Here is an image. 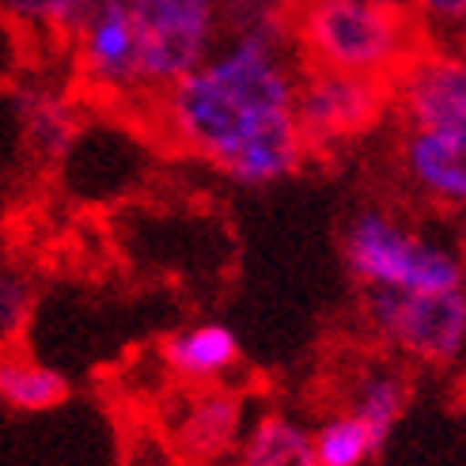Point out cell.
Returning <instances> with one entry per match:
<instances>
[{"mask_svg": "<svg viewBox=\"0 0 466 466\" xmlns=\"http://www.w3.org/2000/svg\"><path fill=\"white\" fill-rule=\"evenodd\" d=\"M394 110V84L371 76L304 68L296 91V122L308 148L334 152L371 137Z\"/></svg>", "mask_w": 466, "mask_h": 466, "instance_id": "cell-6", "label": "cell"}, {"mask_svg": "<svg viewBox=\"0 0 466 466\" xmlns=\"http://www.w3.org/2000/svg\"><path fill=\"white\" fill-rule=\"evenodd\" d=\"M421 23L406 0H304L292 12V50L308 68L390 80L421 54Z\"/></svg>", "mask_w": 466, "mask_h": 466, "instance_id": "cell-2", "label": "cell"}, {"mask_svg": "<svg viewBox=\"0 0 466 466\" xmlns=\"http://www.w3.org/2000/svg\"><path fill=\"white\" fill-rule=\"evenodd\" d=\"M292 35L220 38L190 76L156 99L163 137L243 190L292 178L311 156L296 122Z\"/></svg>", "mask_w": 466, "mask_h": 466, "instance_id": "cell-1", "label": "cell"}, {"mask_svg": "<svg viewBox=\"0 0 466 466\" xmlns=\"http://www.w3.org/2000/svg\"><path fill=\"white\" fill-rule=\"evenodd\" d=\"M38 292L35 281L23 269H0V349H8L35 315Z\"/></svg>", "mask_w": 466, "mask_h": 466, "instance_id": "cell-18", "label": "cell"}, {"mask_svg": "<svg viewBox=\"0 0 466 466\" xmlns=\"http://www.w3.org/2000/svg\"><path fill=\"white\" fill-rule=\"evenodd\" d=\"M399 175L429 205L466 213V129H413L394 145Z\"/></svg>", "mask_w": 466, "mask_h": 466, "instance_id": "cell-9", "label": "cell"}, {"mask_svg": "<svg viewBox=\"0 0 466 466\" xmlns=\"http://www.w3.org/2000/svg\"><path fill=\"white\" fill-rule=\"evenodd\" d=\"M410 410V380L390 364H364L345 387V413H353L383 444Z\"/></svg>", "mask_w": 466, "mask_h": 466, "instance_id": "cell-14", "label": "cell"}, {"mask_svg": "<svg viewBox=\"0 0 466 466\" xmlns=\"http://www.w3.org/2000/svg\"><path fill=\"white\" fill-rule=\"evenodd\" d=\"M341 262L364 292H448L466 289L462 254L410 228L383 205H360L341 228Z\"/></svg>", "mask_w": 466, "mask_h": 466, "instance_id": "cell-3", "label": "cell"}, {"mask_svg": "<svg viewBox=\"0 0 466 466\" xmlns=\"http://www.w3.org/2000/svg\"><path fill=\"white\" fill-rule=\"evenodd\" d=\"M243 357V341L228 322L205 319L186 322L159 341V360L178 383L198 387H220L224 376L236 371Z\"/></svg>", "mask_w": 466, "mask_h": 466, "instance_id": "cell-11", "label": "cell"}, {"mask_svg": "<svg viewBox=\"0 0 466 466\" xmlns=\"http://www.w3.org/2000/svg\"><path fill=\"white\" fill-rule=\"evenodd\" d=\"M141 96H163L217 50L220 0H129Z\"/></svg>", "mask_w": 466, "mask_h": 466, "instance_id": "cell-4", "label": "cell"}, {"mask_svg": "<svg viewBox=\"0 0 466 466\" xmlns=\"http://www.w3.org/2000/svg\"><path fill=\"white\" fill-rule=\"evenodd\" d=\"M73 383L54 364H42L15 349H0V406L12 413H50L68 402Z\"/></svg>", "mask_w": 466, "mask_h": 466, "instance_id": "cell-15", "label": "cell"}, {"mask_svg": "<svg viewBox=\"0 0 466 466\" xmlns=\"http://www.w3.org/2000/svg\"><path fill=\"white\" fill-rule=\"evenodd\" d=\"M296 5H304V0H296Z\"/></svg>", "mask_w": 466, "mask_h": 466, "instance_id": "cell-21", "label": "cell"}, {"mask_svg": "<svg viewBox=\"0 0 466 466\" xmlns=\"http://www.w3.org/2000/svg\"><path fill=\"white\" fill-rule=\"evenodd\" d=\"M73 57L80 80L110 99L141 96L137 84V27L129 0H99L80 27L73 31Z\"/></svg>", "mask_w": 466, "mask_h": 466, "instance_id": "cell-7", "label": "cell"}, {"mask_svg": "<svg viewBox=\"0 0 466 466\" xmlns=\"http://www.w3.org/2000/svg\"><path fill=\"white\" fill-rule=\"evenodd\" d=\"M243 432H247L243 399L228 387H198L175 410L167 425L171 448L190 462H213L228 451H236Z\"/></svg>", "mask_w": 466, "mask_h": 466, "instance_id": "cell-10", "label": "cell"}, {"mask_svg": "<svg viewBox=\"0 0 466 466\" xmlns=\"http://www.w3.org/2000/svg\"><path fill=\"white\" fill-rule=\"evenodd\" d=\"M394 110L413 129H466V50H421L394 76Z\"/></svg>", "mask_w": 466, "mask_h": 466, "instance_id": "cell-8", "label": "cell"}, {"mask_svg": "<svg viewBox=\"0 0 466 466\" xmlns=\"http://www.w3.org/2000/svg\"><path fill=\"white\" fill-rule=\"evenodd\" d=\"M65 0H0V15L23 31H42V35H54L57 27V15H61Z\"/></svg>", "mask_w": 466, "mask_h": 466, "instance_id": "cell-20", "label": "cell"}, {"mask_svg": "<svg viewBox=\"0 0 466 466\" xmlns=\"http://www.w3.org/2000/svg\"><path fill=\"white\" fill-rule=\"evenodd\" d=\"M296 0H220V31L236 35H292Z\"/></svg>", "mask_w": 466, "mask_h": 466, "instance_id": "cell-17", "label": "cell"}, {"mask_svg": "<svg viewBox=\"0 0 466 466\" xmlns=\"http://www.w3.org/2000/svg\"><path fill=\"white\" fill-rule=\"evenodd\" d=\"M311 448L319 466H368V459L380 455L383 440L353 413L338 410L311 429Z\"/></svg>", "mask_w": 466, "mask_h": 466, "instance_id": "cell-16", "label": "cell"}, {"mask_svg": "<svg viewBox=\"0 0 466 466\" xmlns=\"http://www.w3.org/2000/svg\"><path fill=\"white\" fill-rule=\"evenodd\" d=\"M12 114H15V126L23 133L27 148L38 159H65L68 152L76 148L80 141V110L76 103L65 96L61 87L46 84V80H27V84H15L12 87Z\"/></svg>", "mask_w": 466, "mask_h": 466, "instance_id": "cell-12", "label": "cell"}, {"mask_svg": "<svg viewBox=\"0 0 466 466\" xmlns=\"http://www.w3.org/2000/svg\"><path fill=\"white\" fill-rule=\"evenodd\" d=\"M368 330L390 353L429 368L466 360V289L448 292H364Z\"/></svg>", "mask_w": 466, "mask_h": 466, "instance_id": "cell-5", "label": "cell"}, {"mask_svg": "<svg viewBox=\"0 0 466 466\" xmlns=\"http://www.w3.org/2000/svg\"><path fill=\"white\" fill-rule=\"evenodd\" d=\"M236 466H319L311 448V425L299 421L296 413L266 410L247 425Z\"/></svg>", "mask_w": 466, "mask_h": 466, "instance_id": "cell-13", "label": "cell"}, {"mask_svg": "<svg viewBox=\"0 0 466 466\" xmlns=\"http://www.w3.org/2000/svg\"><path fill=\"white\" fill-rule=\"evenodd\" d=\"M406 8L421 31L466 35V0H406Z\"/></svg>", "mask_w": 466, "mask_h": 466, "instance_id": "cell-19", "label": "cell"}]
</instances>
